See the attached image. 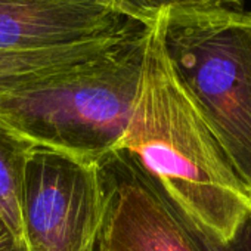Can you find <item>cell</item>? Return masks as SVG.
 I'll return each mask as SVG.
<instances>
[{
    "mask_svg": "<svg viewBox=\"0 0 251 251\" xmlns=\"http://www.w3.org/2000/svg\"><path fill=\"white\" fill-rule=\"evenodd\" d=\"M34 145L0 118V217L24 247L23 189Z\"/></svg>",
    "mask_w": 251,
    "mask_h": 251,
    "instance_id": "ba28073f",
    "label": "cell"
},
{
    "mask_svg": "<svg viewBox=\"0 0 251 251\" xmlns=\"http://www.w3.org/2000/svg\"><path fill=\"white\" fill-rule=\"evenodd\" d=\"M133 20L106 0H0V52H33L124 31Z\"/></svg>",
    "mask_w": 251,
    "mask_h": 251,
    "instance_id": "8992f818",
    "label": "cell"
},
{
    "mask_svg": "<svg viewBox=\"0 0 251 251\" xmlns=\"http://www.w3.org/2000/svg\"><path fill=\"white\" fill-rule=\"evenodd\" d=\"M103 210L100 251H197L155 183L118 151L99 164Z\"/></svg>",
    "mask_w": 251,
    "mask_h": 251,
    "instance_id": "5b68a950",
    "label": "cell"
},
{
    "mask_svg": "<svg viewBox=\"0 0 251 251\" xmlns=\"http://www.w3.org/2000/svg\"><path fill=\"white\" fill-rule=\"evenodd\" d=\"M108 5L120 15L151 25L155 20L176 9H198V8H241L244 0H106Z\"/></svg>",
    "mask_w": 251,
    "mask_h": 251,
    "instance_id": "9c48e42d",
    "label": "cell"
},
{
    "mask_svg": "<svg viewBox=\"0 0 251 251\" xmlns=\"http://www.w3.org/2000/svg\"><path fill=\"white\" fill-rule=\"evenodd\" d=\"M180 223L186 229L197 251H251V211L239 222L227 239L213 238L202 230L183 223L182 220Z\"/></svg>",
    "mask_w": 251,
    "mask_h": 251,
    "instance_id": "30bf717a",
    "label": "cell"
},
{
    "mask_svg": "<svg viewBox=\"0 0 251 251\" xmlns=\"http://www.w3.org/2000/svg\"><path fill=\"white\" fill-rule=\"evenodd\" d=\"M139 24L142 23L133 21L124 31L115 36L80 45L33 52H0V98L23 86L98 58Z\"/></svg>",
    "mask_w": 251,
    "mask_h": 251,
    "instance_id": "52a82bcc",
    "label": "cell"
},
{
    "mask_svg": "<svg viewBox=\"0 0 251 251\" xmlns=\"http://www.w3.org/2000/svg\"><path fill=\"white\" fill-rule=\"evenodd\" d=\"M120 151L135 160L183 223L213 238L227 239L251 211L247 188L172 67L161 15L150 31Z\"/></svg>",
    "mask_w": 251,
    "mask_h": 251,
    "instance_id": "6da1fadb",
    "label": "cell"
},
{
    "mask_svg": "<svg viewBox=\"0 0 251 251\" xmlns=\"http://www.w3.org/2000/svg\"><path fill=\"white\" fill-rule=\"evenodd\" d=\"M161 36L173 70L250 194L251 11H167Z\"/></svg>",
    "mask_w": 251,
    "mask_h": 251,
    "instance_id": "3957f363",
    "label": "cell"
},
{
    "mask_svg": "<svg viewBox=\"0 0 251 251\" xmlns=\"http://www.w3.org/2000/svg\"><path fill=\"white\" fill-rule=\"evenodd\" d=\"M152 24L89 62L3 95L0 118L34 147L99 166L127 130Z\"/></svg>",
    "mask_w": 251,
    "mask_h": 251,
    "instance_id": "7a4b0ae2",
    "label": "cell"
},
{
    "mask_svg": "<svg viewBox=\"0 0 251 251\" xmlns=\"http://www.w3.org/2000/svg\"><path fill=\"white\" fill-rule=\"evenodd\" d=\"M250 200H251V191H250Z\"/></svg>",
    "mask_w": 251,
    "mask_h": 251,
    "instance_id": "7c38bea8",
    "label": "cell"
},
{
    "mask_svg": "<svg viewBox=\"0 0 251 251\" xmlns=\"http://www.w3.org/2000/svg\"><path fill=\"white\" fill-rule=\"evenodd\" d=\"M102 210L98 164L33 148L23 189L25 251H100Z\"/></svg>",
    "mask_w": 251,
    "mask_h": 251,
    "instance_id": "277c9868",
    "label": "cell"
},
{
    "mask_svg": "<svg viewBox=\"0 0 251 251\" xmlns=\"http://www.w3.org/2000/svg\"><path fill=\"white\" fill-rule=\"evenodd\" d=\"M0 251H25L2 217H0Z\"/></svg>",
    "mask_w": 251,
    "mask_h": 251,
    "instance_id": "8fae6325",
    "label": "cell"
}]
</instances>
